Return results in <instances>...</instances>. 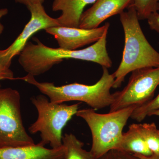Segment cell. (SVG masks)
Returning a JSON list of instances; mask_svg holds the SVG:
<instances>
[{"mask_svg":"<svg viewBox=\"0 0 159 159\" xmlns=\"http://www.w3.org/2000/svg\"><path fill=\"white\" fill-rule=\"evenodd\" d=\"M108 30L95 43L81 50L54 48L45 45L37 38L36 44L28 42L19 54V62L28 74L37 76L44 74L65 59L81 60L97 63L109 68L112 65L107 50Z\"/></svg>","mask_w":159,"mask_h":159,"instance_id":"1","label":"cell"},{"mask_svg":"<svg viewBox=\"0 0 159 159\" xmlns=\"http://www.w3.org/2000/svg\"><path fill=\"white\" fill-rule=\"evenodd\" d=\"M125 35L122 61L113 74L112 88H119L130 72L137 69L159 67V53L151 45L143 33L137 11L130 6L128 11L119 14Z\"/></svg>","mask_w":159,"mask_h":159,"instance_id":"2","label":"cell"},{"mask_svg":"<svg viewBox=\"0 0 159 159\" xmlns=\"http://www.w3.org/2000/svg\"><path fill=\"white\" fill-rule=\"evenodd\" d=\"M102 68L101 78L91 85L75 83L57 86L53 83L39 82L34 76L29 74L15 80H22L36 87L53 103L60 104L69 101H80L85 102L94 110L100 109L110 106L114 101L113 95L110 90L115 77L113 74H109L107 68L104 67Z\"/></svg>","mask_w":159,"mask_h":159,"instance_id":"3","label":"cell"},{"mask_svg":"<svg viewBox=\"0 0 159 159\" xmlns=\"http://www.w3.org/2000/svg\"><path fill=\"white\" fill-rule=\"evenodd\" d=\"M137 107L133 106L102 114L93 108L77 111L76 116L84 119L90 129L92 145L90 151L96 159L118 148L123 128Z\"/></svg>","mask_w":159,"mask_h":159,"instance_id":"4","label":"cell"},{"mask_svg":"<svg viewBox=\"0 0 159 159\" xmlns=\"http://www.w3.org/2000/svg\"><path fill=\"white\" fill-rule=\"evenodd\" d=\"M36 107L38 117L30 125L29 132L34 134L40 133V144H50L51 148L56 149L62 146L63 129L78 111L80 103L72 105L51 102L45 96L39 95L31 99Z\"/></svg>","mask_w":159,"mask_h":159,"instance_id":"5","label":"cell"},{"mask_svg":"<svg viewBox=\"0 0 159 159\" xmlns=\"http://www.w3.org/2000/svg\"><path fill=\"white\" fill-rule=\"evenodd\" d=\"M34 144L23 124L18 91L0 88V148Z\"/></svg>","mask_w":159,"mask_h":159,"instance_id":"6","label":"cell"},{"mask_svg":"<svg viewBox=\"0 0 159 159\" xmlns=\"http://www.w3.org/2000/svg\"><path fill=\"white\" fill-rule=\"evenodd\" d=\"M131 73L126 86L113 93L114 101L109 112L133 106L138 107L152 99L159 85V67L137 69Z\"/></svg>","mask_w":159,"mask_h":159,"instance_id":"7","label":"cell"},{"mask_svg":"<svg viewBox=\"0 0 159 159\" xmlns=\"http://www.w3.org/2000/svg\"><path fill=\"white\" fill-rule=\"evenodd\" d=\"M27 7L31 13L30 20L11 45L5 50L0 51V62L6 69H10L11 60L20 54L34 33L42 29L60 26L57 19L47 14L42 3L31 4Z\"/></svg>","mask_w":159,"mask_h":159,"instance_id":"8","label":"cell"},{"mask_svg":"<svg viewBox=\"0 0 159 159\" xmlns=\"http://www.w3.org/2000/svg\"><path fill=\"white\" fill-rule=\"evenodd\" d=\"M109 23L96 29H85L70 27H52L45 29L46 32L54 36L59 48L69 50H76L81 47L96 42L108 30Z\"/></svg>","mask_w":159,"mask_h":159,"instance_id":"9","label":"cell"},{"mask_svg":"<svg viewBox=\"0 0 159 159\" xmlns=\"http://www.w3.org/2000/svg\"><path fill=\"white\" fill-rule=\"evenodd\" d=\"M134 0H97L89 9L84 11L79 28L92 29L98 28L106 20L120 14L132 4Z\"/></svg>","mask_w":159,"mask_h":159,"instance_id":"10","label":"cell"},{"mask_svg":"<svg viewBox=\"0 0 159 159\" xmlns=\"http://www.w3.org/2000/svg\"><path fill=\"white\" fill-rule=\"evenodd\" d=\"M64 148H48L38 143L29 146L0 148V159H64Z\"/></svg>","mask_w":159,"mask_h":159,"instance_id":"11","label":"cell"},{"mask_svg":"<svg viewBox=\"0 0 159 159\" xmlns=\"http://www.w3.org/2000/svg\"><path fill=\"white\" fill-rule=\"evenodd\" d=\"M97 0H54L53 11H61L57 18L60 26L79 28L80 20L86 6L93 4Z\"/></svg>","mask_w":159,"mask_h":159,"instance_id":"12","label":"cell"},{"mask_svg":"<svg viewBox=\"0 0 159 159\" xmlns=\"http://www.w3.org/2000/svg\"><path fill=\"white\" fill-rule=\"evenodd\" d=\"M117 149L145 156H150L153 154L139 133L137 124H131L129 126L128 130L123 133L122 140Z\"/></svg>","mask_w":159,"mask_h":159,"instance_id":"13","label":"cell"},{"mask_svg":"<svg viewBox=\"0 0 159 159\" xmlns=\"http://www.w3.org/2000/svg\"><path fill=\"white\" fill-rule=\"evenodd\" d=\"M84 145L73 134H66L62 137L64 159H97L90 151L83 149Z\"/></svg>","mask_w":159,"mask_h":159,"instance_id":"14","label":"cell"},{"mask_svg":"<svg viewBox=\"0 0 159 159\" xmlns=\"http://www.w3.org/2000/svg\"><path fill=\"white\" fill-rule=\"evenodd\" d=\"M137 126L151 151L154 154L159 155V129L155 123L137 124Z\"/></svg>","mask_w":159,"mask_h":159,"instance_id":"15","label":"cell"},{"mask_svg":"<svg viewBox=\"0 0 159 159\" xmlns=\"http://www.w3.org/2000/svg\"><path fill=\"white\" fill-rule=\"evenodd\" d=\"M131 6L137 11L139 20L147 19L152 13L159 10V0H134Z\"/></svg>","mask_w":159,"mask_h":159,"instance_id":"16","label":"cell"},{"mask_svg":"<svg viewBox=\"0 0 159 159\" xmlns=\"http://www.w3.org/2000/svg\"><path fill=\"white\" fill-rule=\"evenodd\" d=\"M159 110V94L155 98L134 110L130 118L138 122H141L152 112Z\"/></svg>","mask_w":159,"mask_h":159,"instance_id":"17","label":"cell"},{"mask_svg":"<svg viewBox=\"0 0 159 159\" xmlns=\"http://www.w3.org/2000/svg\"><path fill=\"white\" fill-rule=\"evenodd\" d=\"M97 159H139L133 154L118 149H112Z\"/></svg>","mask_w":159,"mask_h":159,"instance_id":"18","label":"cell"},{"mask_svg":"<svg viewBox=\"0 0 159 159\" xmlns=\"http://www.w3.org/2000/svg\"><path fill=\"white\" fill-rule=\"evenodd\" d=\"M8 10L7 9H0V20L4 16L8 13ZM4 27L0 22V34L2 32ZM14 74L10 69H6L4 67L0 62V80H14ZM1 88V84H0Z\"/></svg>","mask_w":159,"mask_h":159,"instance_id":"19","label":"cell"},{"mask_svg":"<svg viewBox=\"0 0 159 159\" xmlns=\"http://www.w3.org/2000/svg\"><path fill=\"white\" fill-rule=\"evenodd\" d=\"M148 25L151 29L159 33V13L154 12L148 16L147 19Z\"/></svg>","mask_w":159,"mask_h":159,"instance_id":"20","label":"cell"},{"mask_svg":"<svg viewBox=\"0 0 159 159\" xmlns=\"http://www.w3.org/2000/svg\"><path fill=\"white\" fill-rule=\"evenodd\" d=\"M16 2L21 3L25 5L26 6L31 5V4L35 3H43L44 2V0H15Z\"/></svg>","mask_w":159,"mask_h":159,"instance_id":"21","label":"cell"},{"mask_svg":"<svg viewBox=\"0 0 159 159\" xmlns=\"http://www.w3.org/2000/svg\"><path fill=\"white\" fill-rule=\"evenodd\" d=\"M134 155L135 156L139 158V159H159V155L154 154H152L150 156H145L139 154H134Z\"/></svg>","mask_w":159,"mask_h":159,"instance_id":"22","label":"cell"},{"mask_svg":"<svg viewBox=\"0 0 159 159\" xmlns=\"http://www.w3.org/2000/svg\"><path fill=\"white\" fill-rule=\"evenodd\" d=\"M159 116V110L154 111L152 112L149 115V116Z\"/></svg>","mask_w":159,"mask_h":159,"instance_id":"23","label":"cell"}]
</instances>
